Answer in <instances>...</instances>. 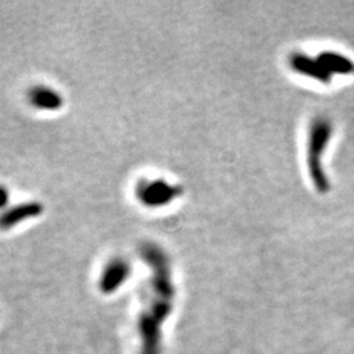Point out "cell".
<instances>
[{"mask_svg": "<svg viewBox=\"0 0 354 354\" xmlns=\"http://www.w3.org/2000/svg\"><path fill=\"white\" fill-rule=\"evenodd\" d=\"M177 194L178 188L168 184L162 178L142 177L134 185L136 200L149 209H158L168 205Z\"/></svg>", "mask_w": 354, "mask_h": 354, "instance_id": "cell-1", "label": "cell"}, {"mask_svg": "<svg viewBox=\"0 0 354 354\" xmlns=\"http://www.w3.org/2000/svg\"><path fill=\"white\" fill-rule=\"evenodd\" d=\"M45 213L44 203L37 200L10 205L6 210L0 212V230L10 231L29 221L37 219Z\"/></svg>", "mask_w": 354, "mask_h": 354, "instance_id": "cell-2", "label": "cell"}, {"mask_svg": "<svg viewBox=\"0 0 354 354\" xmlns=\"http://www.w3.org/2000/svg\"><path fill=\"white\" fill-rule=\"evenodd\" d=\"M29 105L39 112L54 113L64 106V97L61 91L48 84H35L26 92Z\"/></svg>", "mask_w": 354, "mask_h": 354, "instance_id": "cell-3", "label": "cell"}, {"mask_svg": "<svg viewBox=\"0 0 354 354\" xmlns=\"http://www.w3.org/2000/svg\"><path fill=\"white\" fill-rule=\"evenodd\" d=\"M130 274H131L130 261L122 256H115L113 259H111L102 269L100 288L105 292L117 290L125 283V281L130 277Z\"/></svg>", "mask_w": 354, "mask_h": 354, "instance_id": "cell-4", "label": "cell"}, {"mask_svg": "<svg viewBox=\"0 0 354 354\" xmlns=\"http://www.w3.org/2000/svg\"><path fill=\"white\" fill-rule=\"evenodd\" d=\"M10 201H11V192L6 185L0 184V212L6 210L10 206Z\"/></svg>", "mask_w": 354, "mask_h": 354, "instance_id": "cell-5", "label": "cell"}]
</instances>
